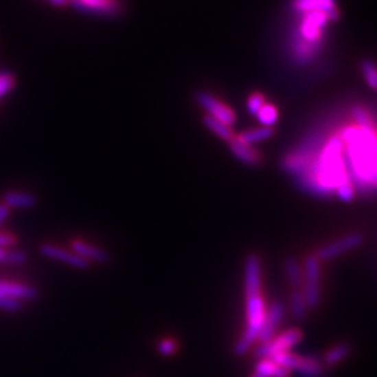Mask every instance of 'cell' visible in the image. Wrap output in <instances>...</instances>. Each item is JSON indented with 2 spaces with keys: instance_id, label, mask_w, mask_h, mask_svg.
<instances>
[{
  "instance_id": "obj_1",
  "label": "cell",
  "mask_w": 377,
  "mask_h": 377,
  "mask_svg": "<svg viewBox=\"0 0 377 377\" xmlns=\"http://www.w3.org/2000/svg\"><path fill=\"white\" fill-rule=\"evenodd\" d=\"M351 115L355 123L340 132L350 175L354 186L372 192L377 187V124L362 105H354Z\"/></svg>"
},
{
  "instance_id": "obj_2",
  "label": "cell",
  "mask_w": 377,
  "mask_h": 377,
  "mask_svg": "<svg viewBox=\"0 0 377 377\" xmlns=\"http://www.w3.org/2000/svg\"><path fill=\"white\" fill-rule=\"evenodd\" d=\"M298 185L316 196H331L340 186L352 183L340 133H335L309 159L308 168L298 176Z\"/></svg>"
},
{
  "instance_id": "obj_3",
  "label": "cell",
  "mask_w": 377,
  "mask_h": 377,
  "mask_svg": "<svg viewBox=\"0 0 377 377\" xmlns=\"http://www.w3.org/2000/svg\"><path fill=\"white\" fill-rule=\"evenodd\" d=\"M246 328L233 345V354L242 356L249 352L258 339L266 316V304L262 297V260L258 255H249L244 262Z\"/></svg>"
},
{
  "instance_id": "obj_4",
  "label": "cell",
  "mask_w": 377,
  "mask_h": 377,
  "mask_svg": "<svg viewBox=\"0 0 377 377\" xmlns=\"http://www.w3.org/2000/svg\"><path fill=\"white\" fill-rule=\"evenodd\" d=\"M332 21L334 20L327 13H321V12L304 13V14H301V20L298 24V36L297 38L302 39L304 42H306V44H309L312 47L321 48L325 28Z\"/></svg>"
},
{
  "instance_id": "obj_5",
  "label": "cell",
  "mask_w": 377,
  "mask_h": 377,
  "mask_svg": "<svg viewBox=\"0 0 377 377\" xmlns=\"http://www.w3.org/2000/svg\"><path fill=\"white\" fill-rule=\"evenodd\" d=\"M321 262L316 255H310L305 260L302 295L308 309H316L321 301Z\"/></svg>"
},
{
  "instance_id": "obj_6",
  "label": "cell",
  "mask_w": 377,
  "mask_h": 377,
  "mask_svg": "<svg viewBox=\"0 0 377 377\" xmlns=\"http://www.w3.org/2000/svg\"><path fill=\"white\" fill-rule=\"evenodd\" d=\"M304 340V332L301 328H288L279 334H275L274 337L260 344V347L256 351V356L260 359H270L277 354L290 351L293 347H297Z\"/></svg>"
},
{
  "instance_id": "obj_7",
  "label": "cell",
  "mask_w": 377,
  "mask_h": 377,
  "mask_svg": "<svg viewBox=\"0 0 377 377\" xmlns=\"http://www.w3.org/2000/svg\"><path fill=\"white\" fill-rule=\"evenodd\" d=\"M196 101L207 112L208 116H212V117L231 126V128L236 123L238 117H236L235 111L229 105L220 101L218 98H216L214 95H212L209 93L197 91L196 93Z\"/></svg>"
},
{
  "instance_id": "obj_8",
  "label": "cell",
  "mask_w": 377,
  "mask_h": 377,
  "mask_svg": "<svg viewBox=\"0 0 377 377\" xmlns=\"http://www.w3.org/2000/svg\"><path fill=\"white\" fill-rule=\"evenodd\" d=\"M362 243H363V236L361 233H350L339 239L337 242H332L320 247L315 255L320 262H325V260L339 258L340 255H344L345 251L359 247Z\"/></svg>"
},
{
  "instance_id": "obj_9",
  "label": "cell",
  "mask_w": 377,
  "mask_h": 377,
  "mask_svg": "<svg viewBox=\"0 0 377 377\" xmlns=\"http://www.w3.org/2000/svg\"><path fill=\"white\" fill-rule=\"evenodd\" d=\"M39 253L42 256L48 258V259L58 260L60 263H65V264H67L70 267L80 269V270H86V269H89L91 266L87 260H84L80 256H77L74 253V251H69L66 249H62V247L51 244V243H42L39 246Z\"/></svg>"
},
{
  "instance_id": "obj_10",
  "label": "cell",
  "mask_w": 377,
  "mask_h": 377,
  "mask_svg": "<svg viewBox=\"0 0 377 377\" xmlns=\"http://www.w3.org/2000/svg\"><path fill=\"white\" fill-rule=\"evenodd\" d=\"M290 9L298 14L310 12L327 13L334 21H337L340 17V10L335 0H290Z\"/></svg>"
},
{
  "instance_id": "obj_11",
  "label": "cell",
  "mask_w": 377,
  "mask_h": 377,
  "mask_svg": "<svg viewBox=\"0 0 377 377\" xmlns=\"http://www.w3.org/2000/svg\"><path fill=\"white\" fill-rule=\"evenodd\" d=\"M284 316H285V308L279 302L273 304L269 308V310H266L264 321H263V325H262V330H260V334H259V339H258V341L260 344H264V343L270 341L274 337V335L277 334L278 327L281 325V323L284 320Z\"/></svg>"
},
{
  "instance_id": "obj_12",
  "label": "cell",
  "mask_w": 377,
  "mask_h": 377,
  "mask_svg": "<svg viewBox=\"0 0 377 377\" xmlns=\"http://www.w3.org/2000/svg\"><path fill=\"white\" fill-rule=\"evenodd\" d=\"M71 6L87 13L115 16L120 9V2L119 0H71Z\"/></svg>"
},
{
  "instance_id": "obj_13",
  "label": "cell",
  "mask_w": 377,
  "mask_h": 377,
  "mask_svg": "<svg viewBox=\"0 0 377 377\" xmlns=\"http://www.w3.org/2000/svg\"><path fill=\"white\" fill-rule=\"evenodd\" d=\"M71 249H73V251L77 256H80L84 260H87L90 264L91 263H98V264L105 266L111 262V256L108 255L106 250H104L98 246L90 244V243L84 242V240H74L71 243Z\"/></svg>"
},
{
  "instance_id": "obj_14",
  "label": "cell",
  "mask_w": 377,
  "mask_h": 377,
  "mask_svg": "<svg viewBox=\"0 0 377 377\" xmlns=\"http://www.w3.org/2000/svg\"><path fill=\"white\" fill-rule=\"evenodd\" d=\"M0 293L19 301H35L38 298V289L32 285H24L13 281L0 279Z\"/></svg>"
},
{
  "instance_id": "obj_15",
  "label": "cell",
  "mask_w": 377,
  "mask_h": 377,
  "mask_svg": "<svg viewBox=\"0 0 377 377\" xmlns=\"http://www.w3.org/2000/svg\"><path fill=\"white\" fill-rule=\"evenodd\" d=\"M229 150L233 154V157L244 165L258 166L262 162V155L253 146L243 144L236 139L229 141Z\"/></svg>"
},
{
  "instance_id": "obj_16",
  "label": "cell",
  "mask_w": 377,
  "mask_h": 377,
  "mask_svg": "<svg viewBox=\"0 0 377 377\" xmlns=\"http://www.w3.org/2000/svg\"><path fill=\"white\" fill-rule=\"evenodd\" d=\"M38 198L35 194L28 192H19V190H9L3 194V204L9 208L17 209H31L36 205Z\"/></svg>"
},
{
  "instance_id": "obj_17",
  "label": "cell",
  "mask_w": 377,
  "mask_h": 377,
  "mask_svg": "<svg viewBox=\"0 0 377 377\" xmlns=\"http://www.w3.org/2000/svg\"><path fill=\"white\" fill-rule=\"evenodd\" d=\"M302 377H324L325 367L321 361L315 356H302L297 370Z\"/></svg>"
},
{
  "instance_id": "obj_18",
  "label": "cell",
  "mask_w": 377,
  "mask_h": 377,
  "mask_svg": "<svg viewBox=\"0 0 377 377\" xmlns=\"http://www.w3.org/2000/svg\"><path fill=\"white\" fill-rule=\"evenodd\" d=\"M351 352H352V347L348 343H341V344L334 345L325 352L323 365H324V367L337 366L341 362H344L351 355Z\"/></svg>"
},
{
  "instance_id": "obj_19",
  "label": "cell",
  "mask_w": 377,
  "mask_h": 377,
  "mask_svg": "<svg viewBox=\"0 0 377 377\" xmlns=\"http://www.w3.org/2000/svg\"><path fill=\"white\" fill-rule=\"evenodd\" d=\"M274 136V129L273 128H266V126H262V128L256 129H250L246 132H242L240 135L235 136L236 140H239L243 144L247 146H253L260 141H266Z\"/></svg>"
},
{
  "instance_id": "obj_20",
  "label": "cell",
  "mask_w": 377,
  "mask_h": 377,
  "mask_svg": "<svg viewBox=\"0 0 377 377\" xmlns=\"http://www.w3.org/2000/svg\"><path fill=\"white\" fill-rule=\"evenodd\" d=\"M203 123H204V126H205V128L209 132L214 133L217 137H220L224 141L229 143L231 140L235 139V133H233L231 126H228V124H225V123H222V122H220V120H217V119H214L212 116L204 115Z\"/></svg>"
},
{
  "instance_id": "obj_21",
  "label": "cell",
  "mask_w": 377,
  "mask_h": 377,
  "mask_svg": "<svg viewBox=\"0 0 377 377\" xmlns=\"http://www.w3.org/2000/svg\"><path fill=\"white\" fill-rule=\"evenodd\" d=\"M253 372L262 377H290V372L275 363L273 359H260Z\"/></svg>"
},
{
  "instance_id": "obj_22",
  "label": "cell",
  "mask_w": 377,
  "mask_h": 377,
  "mask_svg": "<svg viewBox=\"0 0 377 377\" xmlns=\"http://www.w3.org/2000/svg\"><path fill=\"white\" fill-rule=\"evenodd\" d=\"M285 274L288 278V282L293 289H301L304 284V270L299 267L298 262L295 259H286L284 263Z\"/></svg>"
},
{
  "instance_id": "obj_23",
  "label": "cell",
  "mask_w": 377,
  "mask_h": 377,
  "mask_svg": "<svg viewBox=\"0 0 377 377\" xmlns=\"http://www.w3.org/2000/svg\"><path fill=\"white\" fill-rule=\"evenodd\" d=\"M289 306H290V315H292L293 320L302 321L306 317L309 309L306 306V302H305V298L302 295L301 289H293L292 290Z\"/></svg>"
},
{
  "instance_id": "obj_24",
  "label": "cell",
  "mask_w": 377,
  "mask_h": 377,
  "mask_svg": "<svg viewBox=\"0 0 377 377\" xmlns=\"http://www.w3.org/2000/svg\"><path fill=\"white\" fill-rule=\"evenodd\" d=\"M361 71L367 87L377 91V65L372 59H363L361 62Z\"/></svg>"
},
{
  "instance_id": "obj_25",
  "label": "cell",
  "mask_w": 377,
  "mask_h": 377,
  "mask_svg": "<svg viewBox=\"0 0 377 377\" xmlns=\"http://www.w3.org/2000/svg\"><path fill=\"white\" fill-rule=\"evenodd\" d=\"M258 119H259V122L263 124V126H266V128H273V126L278 122V109H277V106L275 105H273V104H269V102H266L262 108H260V111L258 112Z\"/></svg>"
},
{
  "instance_id": "obj_26",
  "label": "cell",
  "mask_w": 377,
  "mask_h": 377,
  "mask_svg": "<svg viewBox=\"0 0 377 377\" xmlns=\"http://www.w3.org/2000/svg\"><path fill=\"white\" fill-rule=\"evenodd\" d=\"M266 104V97L263 93H251L246 101V106H247V111L251 115H258V112L260 111V108Z\"/></svg>"
},
{
  "instance_id": "obj_27",
  "label": "cell",
  "mask_w": 377,
  "mask_h": 377,
  "mask_svg": "<svg viewBox=\"0 0 377 377\" xmlns=\"http://www.w3.org/2000/svg\"><path fill=\"white\" fill-rule=\"evenodd\" d=\"M23 301H19L16 298L12 297H6L0 293V310H6L10 313H17L20 310H23Z\"/></svg>"
},
{
  "instance_id": "obj_28",
  "label": "cell",
  "mask_w": 377,
  "mask_h": 377,
  "mask_svg": "<svg viewBox=\"0 0 377 377\" xmlns=\"http://www.w3.org/2000/svg\"><path fill=\"white\" fill-rule=\"evenodd\" d=\"M157 351L162 356H172L178 352V343L174 339H162L157 344Z\"/></svg>"
},
{
  "instance_id": "obj_29",
  "label": "cell",
  "mask_w": 377,
  "mask_h": 377,
  "mask_svg": "<svg viewBox=\"0 0 377 377\" xmlns=\"http://www.w3.org/2000/svg\"><path fill=\"white\" fill-rule=\"evenodd\" d=\"M14 86H16V80L13 74L10 73L0 74V98L6 95L8 93H10Z\"/></svg>"
},
{
  "instance_id": "obj_30",
  "label": "cell",
  "mask_w": 377,
  "mask_h": 377,
  "mask_svg": "<svg viewBox=\"0 0 377 377\" xmlns=\"http://www.w3.org/2000/svg\"><path fill=\"white\" fill-rule=\"evenodd\" d=\"M27 260V255L24 250L20 249H9L8 251V262L6 263H12V264H23Z\"/></svg>"
},
{
  "instance_id": "obj_31",
  "label": "cell",
  "mask_w": 377,
  "mask_h": 377,
  "mask_svg": "<svg viewBox=\"0 0 377 377\" xmlns=\"http://www.w3.org/2000/svg\"><path fill=\"white\" fill-rule=\"evenodd\" d=\"M17 244V238L13 233H0V249H13Z\"/></svg>"
},
{
  "instance_id": "obj_32",
  "label": "cell",
  "mask_w": 377,
  "mask_h": 377,
  "mask_svg": "<svg viewBox=\"0 0 377 377\" xmlns=\"http://www.w3.org/2000/svg\"><path fill=\"white\" fill-rule=\"evenodd\" d=\"M9 213H10V208L8 205H5L3 203L0 204V225H2L5 222V220L9 217Z\"/></svg>"
},
{
  "instance_id": "obj_33",
  "label": "cell",
  "mask_w": 377,
  "mask_h": 377,
  "mask_svg": "<svg viewBox=\"0 0 377 377\" xmlns=\"http://www.w3.org/2000/svg\"><path fill=\"white\" fill-rule=\"evenodd\" d=\"M48 2L58 6V8H65V6L71 5V0H48Z\"/></svg>"
},
{
  "instance_id": "obj_34",
  "label": "cell",
  "mask_w": 377,
  "mask_h": 377,
  "mask_svg": "<svg viewBox=\"0 0 377 377\" xmlns=\"http://www.w3.org/2000/svg\"><path fill=\"white\" fill-rule=\"evenodd\" d=\"M8 251L9 249H0V263L8 262Z\"/></svg>"
},
{
  "instance_id": "obj_35",
  "label": "cell",
  "mask_w": 377,
  "mask_h": 377,
  "mask_svg": "<svg viewBox=\"0 0 377 377\" xmlns=\"http://www.w3.org/2000/svg\"><path fill=\"white\" fill-rule=\"evenodd\" d=\"M249 377H262V376H260V374H258V373H255V372H253V373H251V374H250V376H249Z\"/></svg>"
}]
</instances>
